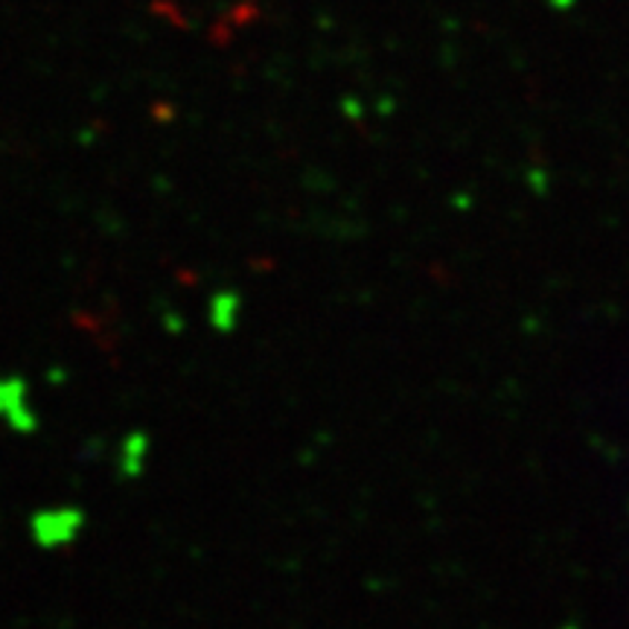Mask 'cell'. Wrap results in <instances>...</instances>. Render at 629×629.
I'll return each mask as SVG.
<instances>
[{"instance_id": "1", "label": "cell", "mask_w": 629, "mask_h": 629, "mask_svg": "<svg viewBox=\"0 0 629 629\" xmlns=\"http://www.w3.org/2000/svg\"><path fill=\"white\" fill-rule=\"evenodd\" d=\"M79 528H82L79 510H44L32 519V537L41 548L68 546L77 539Z\"/></svg>"}, {"instance_id": "2", "label": "cell", "mask_w": 629, "mask_h": 629, "mask_svg": "<svg viewBox=\"0 0 629 629\" xmlns=\"http://www.w3.org/2000/svg\"><path fill=\"white\" fill-rule=\"evenodd\" d=\"M0 415L7 417L16 429H32V415L27 408V397H23V385L18 379H3L0 382Z\"/></svg>"}]
</instances>
